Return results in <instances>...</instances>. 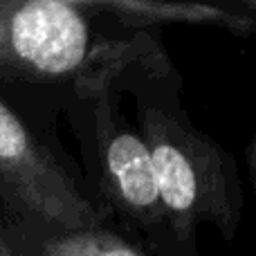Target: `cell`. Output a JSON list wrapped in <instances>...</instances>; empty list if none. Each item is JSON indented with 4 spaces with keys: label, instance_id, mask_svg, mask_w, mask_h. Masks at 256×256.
Instances as JSON below:
<instances>
[{
    "label": "cell",
    "instance_id": "cell-2",
    "mask_svg": "<svg viewBox=\"0 0 256 256\" xmlns=\"http://www.w3.org/2000/svg\"><path fill=\"white\" fill-rule=\"evenodd\" d=\"M124 54L94 45L76 0H0V74L32 81L81 79L97 90Z\"/></svg>",
    "mask_w": 256,
    "mask_h": 256
},
{
    "label": "cell",
    "instance_id": "cell-7",
    "mask_svg": "<svg viewBox=\"0 0 256 256\" xmlns=\"http://www.w3.org/2000/svg\"><path fill=\"white\" fill-rule=\"evenodd\" d=\"M248 162H250V176H252V189H254V198H256V132L252 137V144L248 148Z\"/></svg>",
    "mask_w": 256,
    "mask_h": 256
},
{
    "label": "cell",
    "instance_id": "cell-3",
    "mask_svg": "<svg viewBox=\"0 0 256 256\" xmlns=\"http://www.w3.org/2000/svg\"><path fill=\"white\" fill-rule=\"evenodd\" d=\"M0 194L25 212L63 230V234L99 230L94 207L76 189L56 160L32 137L0 102Z\"/></svg>",
    "mask_w": 256,
    "mask_h": 256
},
{
    "label": "cell",
    "instance_id": "cell-4",
    "mask_svg": "<svg viewBox=\"0 0 256 256\" xmlns=\"http://www.w3.org/2000/svg\"><path fill=\"white\" fill-rule=\"evenodd\" d=\"M102 110L97 112L99 124V153H102V173L106 191L112 202L144 230H155L164 222L160 204L158 182L153 164L140 132H132L112 115L110 102L102 99Z\"/></svg>",
    "mask_w": 256,
    "mask_h": 256
},
{
    "label": "cell",
    "instance_id": "cell-8",
    "mask_svg": "<svg viewBox=\"0 0 256 256\" xmlns=\"http://www.w3.org/2000/svg\"><path fill=\"white\" fill-rule=\"evenodd\" d=\"M240 9H245V12L256 20V0H243V2H240Z\"/></svg>",
    "mask_w": 256,
    "mask_h": 256
},
{
    "label": "cell",
    "instance_id": "cell-5",
    "mask_svg": "<svg viewBox=\"0 0 256 256\" xmlns=\"http://www.w3.org/2000/svg\"><path fill=\"white\" fill-rule=\"evenodd\" d=\"M84 12L110 14L115 20L126 27L162 25V22H180V25H212L222 27L234 34H250L256 20L250 14L236 9H222L200 2H160V0H76Z\"/></svg>",
    "mask_w": 256,
    "mask_h": 256
},
{
    "label": "cell",
    "instance_id": "cell-1",
    "mask_svg": "<svg viewBox=\"0 0 256 256\" xmlns=\"http://www.w3.org/2000/svg\"><path fill=\"white\" fill-rule=\"evenodd\" d=\"M137 120L168 232L189 243L200 222H212L225 238H234L243 216V196L232 155L155 104L142 102Z\"/></svg>",
    "mask_w": 256,
    "mask_h": 256
},
{
    "label": "cell",
    "instance_id": "cell-6",
    "mask_svg": "<svg viewBox=\"0 0 256 256\" xmlns=\"http://www.w3.org/2000/svg\"><path fill=\"white\" fill-rule=\"evenodd\" d=\"M43 256H146L126 240L104 230L76 232L52 238L43 250Z\"/></svg>",
    "mask_w": 256,
    "mask_h": 256
}]
</instances>
